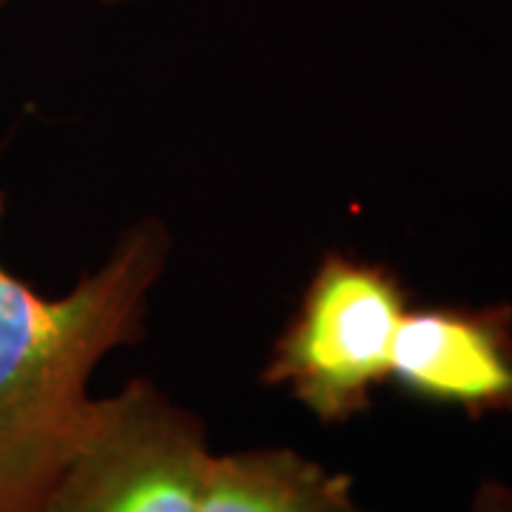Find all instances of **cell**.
<instances>
[{
  "instance_id": "cell-3",
  "label": "cell",
  "mask_w": 512,
  "mask_h": 512,
  "mask_svg": "<svg viewBox=\"0 0 512 512\" xmlns=\"http://www.w3.org/2000/svg\"><path fill=\"white\" fill-rule=\"evenodd\" d=\"M197 413L148 379L94 399L86 430L37 512H200L211 464Z\"/></svg>"
},
{
  "instance_id": "cell-6",
  "label": "cell",
  "mask_w": 512,
  "mask_h": 512,
  "mask_svg": "<svg viewBox=\"0 0 512 512\" xmlns=\"http://www.w3.org/2000/svg\"><path fill=\"white\" fill-rule=\"evenodd\" d=\"M467 512H512V490L501 481H481Z\"/></svg>"
},
{
  "instance_id": "cell-2",
  "label": "cell",
  "mask_w": 512,
  "mask_h": 512,
  "mask_svg": "<svg viewBox=\"0 0 512 512\" xmlns=\"http://www.w3.org/2000/svg\"><path fill=\"white\" fill-rule=\"evenodd\" d=\"M410 293L382 262L328 254L271 348L262 382L285 387L322 424H345L373 407L390 382V359Z\"/></svg>"
},
{
  "instance_id": "cell-5",
  "label": "cell",
  "mask_w": 512,
  "mask_h": 512,
  "mask_svg": "<svg viewBox=\"0 0 512 512\" xmlns=\"http://www.w3.org/2000/svg\"><path fill=\"white\" fill-rule=\"evenodd\" d=\"M200 512H370L348 473L291 447H256L211 456Z\"/></svg>"
},
{
  "instance_id": "cell-4",
  "label": "cell",
  "mask_w": 512,
  "mask_h": 512,
  "mask_svg": "<svg viewBox=\"0 0 512 512\" xmlns=\"http://www.w3.org/2000/svg\"><path fill=\"white\" fill-rule=\"evenodd\" d=\"M390 382L407 399L470 419L512 416V305H427L404 313Z\"/></svg>"
},
{
  "instance_id": "cell-1",
  "label": "cell",
  "mask_w": 512,
  "mask_h": 512,
  "mask_svg": "<svg viewBox=\"0 0 512 512\" xmlns=\"http://www.w3.org/2000/svg\"><path fill=\"white\" fill-rule=\"evenodd\" d=\"M165 256L163 225L140 222L63 296L0 262V512L40 510L92 416L94 367L140 339Z\"/></svg>"
}]
</instances>
